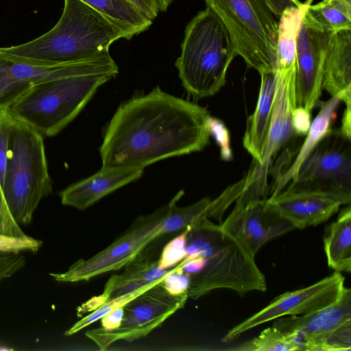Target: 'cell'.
I'll list each match as a JSON object with an SVG mask.
<instances>
[{"instance_id":"obj_1","label":"cell","mask_w":351,"mask_h":351,"mask_svg":"<svg viewBox=\"0 0 351 351\" xmlns=\"http://www.w3.org/2000/svg\"><path fill=\"white\" fill-rule=\"evenodd\" d=\"M208 110L154 88L122 102L99 148L101 167L144 169L202 151L210 142Z\"/></svg>"},{"instance_id":"obj_2","label":"cell","mask_w":351,"mask_h":351,"mask_svg":"<svg viewBox=\"0 0 351 351\" xmlns=\"http://www.w3.org/2000/svg\"><path fill=\"white\" fill-rule=\"evenodd\" d=\"M62 14L49 32L29 42L0 47V58L35 66L53 67L109 53L121 32L80 0H64Z\"/></svg>"},{"instance_id":"obj_3","label":"cell","mask_w":351,"mask_h":351,"mask_svg":"<svg viewBox=\"0 0 351 351\" xmlns=\"http://www.w3.org/2000/svg\"><path fill=\"white\" fill-rule=\"evenodd\" d=\"M186 252V258L206 259L204 268L191 276L188 299H198L217 289H229L240 296L267 289L266 279L255 262V254L239 237L206 216L191 226Z\"/></svg>"},{"instance_id":"obj_4","label":"cell","mask_w":351,"mask_h":351,"mask_svg":"<svg viewBox=\"0 0 351 351\" xmlns=\"http://www.w3.org/2000/svg\"><path fill=\"white\" fill-rule=\"evenodd\" d=\"M237 56L226 27L206 8L186 25L176 61L183 87L195 100L214 95L225 85L227 71Z\"/></svg>"},{"instance_id":"obj_5","label":"cell","mask_w":351,"mask_h":351,"mask_svg":"<svg viewBox=\"0 0 351 351\" xmlns=\"http://www.w3.org/2000/svg\"><path fill=\"white\" fill-rule=\"evenodd\" d=\"M226 27L237 56L259 74L275 71L279 18L298 0H204Z\"/></svg>"},{"instance_id":"obj_6","label":"cell","mask_w":351,"mask_h":351,"mask_svg":"<svg viewBox=\"0 0 351 351\" xmlns=\"http://www.w3.org/2000/svg\"><path fill=\"white\" fill-rule=\"evenodd\" d=\"M51 191L44 137L29 125L14 119L3 192L16 222L28 225L41 199Z\"/></svg>"},{"instance_id":"obj_7","label":"cell","mask_w":351,"mask_h":351,"mask_svg":"<svg viewBox=\"0 0 351 351\" xmlns=\"http://www.w3.org/2000/svg\"><path fill=\"white\" fill-rule=\"evenodd\" d=\"M114 77L90 74L60 77L34 85L9 108L14 119L23 121L43 137L53 136L70 123L97 89Z\"/></svg>"},{"instance_id":"obj_8","label":"cell","mask_w":351,"mask_h":351,"mask_svg":"<svg viewBox=\"0 0 351 351\" xmlns=\"http://www.w3.org/2000/svg\"><path fill=\"white\" fill-rule=\"evenodd\" d=\"M169 203L153 213L141 216L128 230L104 250L87 259L74 263L64 272L50 273L55 280L75 282L119 269L154 239L164 233L162 219Z\"/></svg>"},{"instance_id":"obj_9","label":"cell","mask_w":351,"mask_h":351,"mask_svg":"<svg viewBox=\"0 0 351 351\" xmlns=\"http://www.w3.org/2000/svg\"><path fill=\"white\" fill-rule=\"evenodd\" d=\"M187 300L186 293L171 294L161 280L123 306L124 316L118 328L109 331L98 328L87 330L85 335L100 350H106L119 340L131 342L147 336L160 326L175 312L183 308Z\"/></svg>"},{"instance_id":"obj_10","label":"cell","mask_w":351,"mask_h":351,"mask_svg":"<svg viewBox=\"0 0 351 351\" xmlns=\"http://www.w3.org/2000/svg\"><path fill=\"white\" fill-rule=\"evenodd\" d=\"M351 191L315 184H291L267 198L269 208L294 228L304 229L327 221L341 206L350 204Z\"/></svg>"},{"instance_id":"obj_11","label":"cell","mask_w":351,"mask_h":351,"mask_svg":"<svg viewBox=\"0 0 351 351\" xmlns=\"http://www.w3.org/2000/svg\"><path fill=\"white\" fill-rule=\"evenodd\" d=\"M344 281L345 278L340 272L335 271L307 287L286 292L230 329L221 342L230 343L243 332L273 319L286 315H305L325 308L341 297L345 288Z\"/></svg>"},{"instance_id":"obj_12","label":"cell","mask_w":351,"mask_h":351,"mask_svg":"<svg viewBox=\"0 0 351 351\" xmlns=\"http://www.w3.org/2000/svg\"><path fill=\"white\" fill-rule=\"evenodd\" d=\"M295 71H275L276 92L269 130L258 165L252 164L245 178L243 188L267 198V176L273 157L295 136L293 114L296 108L294 82Z\"/></svg>"},{"instance_id":"obj_13","label":"cell","mask_w":351,"mask_h":351,"mask_svg":"<svg viewBox=\"0 0 351 351\" xmlns=\"http://www.w3.org/2000/svg\"><path fill=\"white\" fill-rule=\"evenodd\" d=\"M119 67L110 53L53 67L35 66L0 58V110L8 108L34 85L53 79L90 74L116 76Z\"/></svg>"},{"instance_id":"obj_14","label":"cell","mask_w":351,"mask_h":351,"mask_svg":"<svg viewBox=\"0 0 351 351\" xmlns=\"http://www.w3.org/2000/svg\"><path fill=\"white\" fill-rule=\"evenodd\" d=\"M334 33L322 27L304 10L296 42L294 82L296 107L311 112L319 101L323 89L326 54Z\"/></svg>"},{"instance_id":"obj_15","label":"cell","mask_w":351,"mask_h":351,"mask_svg":"<svg viewBox=\"0 0 351 351\" xmlns=\"http://www.w3.org/2000/svg\"><path fill=\"white\" fill-rule=\"evenodd\" d=\"M291 182L351 191V138L332 130L304 160Z\"/></svg>"},{"instance_id":"obj_16","label":"cell","mask_w":351,"mask_h":351,"mask_svg":"<svg viewBox=\"0 0 351 351\" xmlns=\"http://www.w3.org/2000/svg\"><path fill=\"white\" fill-rule=\"evenodd\" d=\"M221 226L242 240L256 255L267 241L280 237L294 227L267 204V198L240 194Z\"/></svg>"},{"instance_id":"obj_17","label":"cell","mask_w":351,"mask_h":351,"mask_svg":"<svg viewBox=\"0 0 351 351\" xmlns=\"http://www.w3.org/2000/svg\"><path fill=\"white\" fill-rule=\"evenodd\" d=\"M351 322V289L346 287L334 303L305 315L278 318L274 323L289 333L299 350L324 351L327 339L342 325Z\"/></svg>"},{"instance_id":"obj_18","label":"cell","mask_w":351,"mask_h":351,"mask_svg":"<svg viewBox=\"0 0 351 351\" xmlns=\"http://www.w3.org/2000/svg\"><path fill=\"white\" fill-rule=\"evenodd\" d=\"M144 169L101 167L93 176L74 183L60 193L62 204L80 210L142 177Z\"/></svg>"},{"instance_id":"obj_19","label":"cell","mask_w":351,"mask_h":351,"mask_svg":"<svg viewBox=\"0 0 351 351\" xmlns=\"http://www.w3.org/2000/svg\"><path fill=\"white\" fill-rule=\"evenodd\" d=\"M261 86L256 108L247 118L243 145L258 165L267 141L276 92L275 71L260 74Z\"/></svg>"},{"instance_id":"obj_20","label":"cell","mask_w":351,"mask_h":351,"mask_svg":"<svg viewBox=\"0 0 351 351\" xmlns=\"http://www.w3.org/2000/svg\"><path fill=\"white\" fill-rule=\"evenodd\" d=\"M172 234H162L142 249L125 265L119 275H112L106 282L103 295L108 300L110 293L121 285L131 280H143L148 283L162 280L172 268L165 269L158 265L159 256L167 239Z\"/></svg>"},{"instance_id":"obj_21","label":"cell","mask_w":351,"mask_h":351,"mask_svg":"<svg viewBox=\"0 0 351 351\" xmlns=\"http://www.w3.org/2000/svg\"><path fill=\"white\" fill-rule=\"evenodd\" d=\"M342 93H339L331 96L328 101L322 103L318 114L311 123L309 130L306 134V137L296 155V158L287 170L277 176L269 197L276 196L289 182L295 179L304 160L319 142L331 132L332 124L336 116V110L342 101Z\"/></svg>"},{"instance_id":"obj_22","label":"cell","mask_w":351,"mask_h":351,"mask_svg":"<svg viewBox=\"0 0 351 351\" xmlns=\"http://www.w3.org/2000/svg\"><path fill=\"white\" fill-rule=\"evenodd\" d=\"M322 88L331 96L351 89V29L336 32L330 39Z\"/></svg>"},{"instance_id":"obj_23","label":"cell","mask_w":351,"mask_h":351,"mask_svg":"<svg viewBox=\"0 0 351 351\" xmlns=\"http://www.w3.org/2000/svg\"><path fill=\"white\" fill-rule=\"evenodd\" d=\"M113 24L130 40L146 31L152 21L127 0H80Z\"/></svg>"},{"instance_id":"obj_24","label":"cell","mask_w":351,"mask_h":351,"mask_svg":"<svg viewBox=\"0 0 351 351\" xmlns=\"http://www.w3.org/2000/svg\"><path fill=\"white\" fill-rule=\"evenodd\" d=\"M324 248L328 265L335 271L351 272V208L342 209L327 228Z\"/></svg>"},{"instance_id":"obj_25","label":"cell","mask_w":351,"mask_h":351,"mask_svg":"<svg viewBox=\"0 0 351 351\" xmlns=\"http://www.w3.org/2000/svg\"><path fill=\"white\" fill-rule=\"evenodd\" d=\"M305 12L328 31L351 29V0H322L314 5L307 3Z\"/></svg>"},{"instance_id":"obj_26","label":"cell","mask_w":351,"mask_h":351,"mask_svg":"<svg viewBox=\"0 0 351 351\" xmlns=\"http://www.w3.org/2000/svg\"><path fill=\"white\" fill-rule=\"evenodd\" d=\"M184 194L183 190L180 191L168 202L169 208L162 223L164 233H178L206 216L211 202L210 198L204 197L189 206H178L177 203Z\"/></svg>"},{"instance_id":"obj_27","label":"cell","mask_w":351,"mask_h":351,"mask_svg":"<svg viewBox=\"0 0 351 351\" xmlns=\"http://www.w3.org/2000/svg\"><path fill=\"white\" fill-rule=\"evenodd\" d=\"M229 350L235 351L299 350L289 333L283 332L274 326L265 329L258 337Z\"/></svg>"},{"instance_id":"obj_28","label":"cell","mask_w":351,"mask_h":351,"mask_svg":"<svg viewBox=\"0 0 351 351\" xmlns=\"http://www.w3.org/2000/svg\"><path fill=\"white\" fill-rule=\"evenodd\" d=\"M157 282H158L145 286V287L134 292L123 295L119 297L108 299L99 307L77 322L73 326H71L64 332V335L66 336H71L77 333L97 320L101 319L104 316L112 312L114 309L124 306L132 299L140 295L143 291H146Z\"/></svg>"},{"instance_id":"obj_29","label":"cell","mask_w":351,"mask_h":351,"mask_svg":"<svg viewBox=\"0 0 351 351\" xmlns=\"http://www.w3.org/2000/svg\"><path fill=\"white\" fill-rule=\"evenodd\" d=\"M191 226H187L164 245L158 263L160 267L171 269L186 258V237Z\"/></svg>"},{"instance_id":"obj_30","label":"cell","mask_w":351,"mask_h":351,"mask_svg":"<svg viewBox=\"0 0 351 351\" xmlns=\"http://www.w3.org/2000/svg\"><path fill=\"white\" fill-rule=\"evenodd\" d=\"M13 121L14 118L8 108L0 110V200L5 204L3 188L8 160L9 139Z\"/></svg>"},{"instance_id":"obj_31","label":"cell","mask_w":351,"mask_h":351,"mask_svg":"<svg viewBox=\"0 0 351 351\" xmlns=\"http://www.w3.org/2000/svg\"><path fill=\"white\" fill-rule=\"evenodd\" d=\"M43 241L27 234L12 237L0 234V254L21 253L22 252H38Z\"/></svg>"},{"instance_id":"obj_32","label":"cell","mask_w":351,"mask_h":351,"mask_svg":"<svg viewBox=\"0 0 351 351\" xmlns=\"http://www.w3.org/2000/svg\"><path fill=\"white\" fill-rule=\"evenodd\" d=\"M184 260L172 268L162 280L166 290L173 295L187 294L191 284V275L182 270Z\"/></svg>"},{"instance_id":"obj_33","label":"cell","mask_w":351,"mask_h":351,"mask_svg":"<svg viewBox=\"0 0 351 351\" xmlns=\"http://www.w3.org/2000/svg\"><path fill=\"white\" fill-rule=\"evenodd\" d=\"M208 125L210 135L214 136L220 147L221 158L223 160H230L232 158L230 138L225 124L220 119L210 116Z\"/></svg>"},{"instance_id":"obj_34","label":"cell","mask_w":351,"mask_h":351,"mask_svg":"<svg viewBox=\"0 0 351 351\" xmlns=\"http://www.w3.org/2000/svg\"><path fill=\"white\" fill-rule=\"evenodd\" d=\"M351 350V322L342 325L326 341L324 351Z\"/></svg>"},{"instance_id":"obj_35","label":"cell","mask_w":351,"mask_h":351,"mask_svg":"<svg viewBox=\"0 0 351 351\" xmlns=\"http://www.w3.org/2000/svg\"><path fill=\"white\" fill-rule=\"evenodd\" d=\"M0 234L20 237L25 234L14 219L5 203L0 200Z\"/></svg>"},{"instance_id":"obj_36","label":"cell","mask_w":351,"mask_h":351,"mask_svg":"<svg viewBox=\"0 0 351 351\" xmlns=\"http://www.w3.org/2000/svg\"><path fill=\"white\" fill-rule=\"evenodd\" d=\"M311 112L296 107L293 114V125L297 135H306L311 126Z\"/></svg>"},{"instance_id":"obj_37","label":"cell","mask_w":351,"mask_h":351,"mask_svg":"<svg viewBox=\"0 0 351 351\" xmlns=\"http://www.w3.org/2000/svg\"><path fill=\"white\" fill-rule=\"evenodd\" d=\"M123 316L124 311L123 306L114 309L100 319L101 328L108 331L116 329L121 325Z\"/></svg>"},{"instance_id":"obj_38","label":"cell","mask_w":351,"mask_h":351,"mask_svg":"<svg viewBox=\"0 0 351 351\" xmlns=\"http://www.w3.org/2000/svg\"><path fill=\"white\" fill-rule=\"evenodd\" d=\"M151 284L153 283H148L143 280L128 281L113 290L109 295L108 299L119 297L121 295L134 292Z\"/></svg>"},{"instance_id":"obj_39","label":"cell","mask_w":351,"mask_h":351,"mask_svg":"<svg viewBox=\"0 0 351 351\" xmlns=\"http://www.w3.org/2000/svg\"><path fill=\"white\" fill-rule=\"evenodd\" d=\"M136 6L146 17L153 21L159 12L156 0H127Z\"/></svg>"},{"instance_id":"obj_40","label":"cell","mask_w":351,"mask_h":351,"mask_svg":"<svg viewBox=\"0 0 351 351\" xmlns=\"http://www.w3.org/2000/svg\"><path fill=\"white\" fill-rule=\"evenodd\" d=\"M206 259L202 256L186 258L184 259L182 270L191 276L199 272L204 267Z\"/></svg>"},{"instance_id":"obj_41","label":"cell","mask_w":351,"mask_h":351,"mask_svg":"<svg viewBox=\"0 0 351 351\" xmlns=\"http://www.w3.org/2000/svg\"><path fill=\"white\" fill-rule=\"evenodd\" d=\"M106 300H108V298L103 294L92 298L90 300L84 302L77 308V316L81 317L82 315L87 312L93 311L99 307Z\"/></svg>"},{"instance_id":"obj_42","label":"cell","mask_w":351,"mask_h":351,"mask_svg":"<svg viewBox=\"0 0 351 351\" xmlns=\"http://www.w3.org/2000/svg\"><path fill=\"white\" fill-rule=\"evenodd\" d=\"M344 103L346 109L342 116L341 125L338 130L344 136L351 138V100Z\"/></svg>"},{"instance_id":"obj_43","label":"cell","mask_w":351,"mask_h":351,"mask_svg":"<svg viewBox=\"0 0 351 351\" xmlns=\"http://www.w3.org/2000/svg\"><path fill=\"white\" fill-rule=\"evenodd\" d=\"M13 268L10 258L6 254H0V282L10 278Z\"/></svg>"},{"instance_id":"obj_44","label":"cell","mask_w":351,"mask_h":351,"mask_svg":"<svg viewBox=\"0 0 351 351\" xmlns=\"http://www.w3.org/2000/svg\"><path fill=\"white\" fill-rule=\"evenodd\" d=\"M173 0H156L159 11L165 12Z\"/></svg>"}]
</instances>
